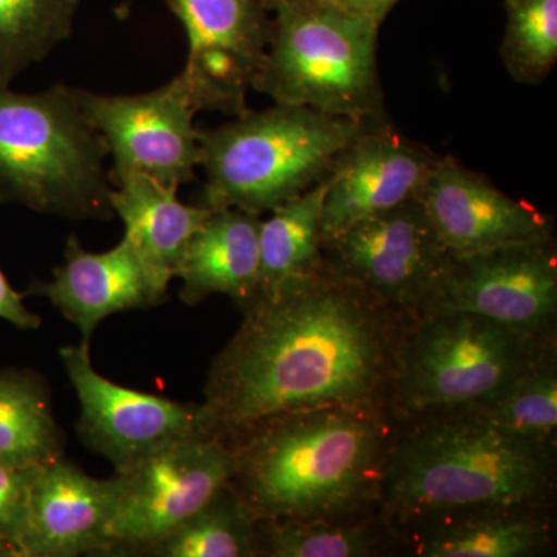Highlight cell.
I'll list each match as a JSON object with an SVG mask.
<instances>
[{
	"label": "cell",
	"instance_id": "d6986e66",
	"mask_svg": "<svg viewBox=\"0 0 557 557\" xmlns=\"http://www.w3.org/2000/svg\"><path fill=\"white\" fill-rule=\"evenodd\" d=\"M262 219L240 209H212L183 255L175 277L180 298L197 306L226 295L247 311L259 296V230Z\"/></svg>",
	"mask_w": 557,
	"mask_h": 557
},
{
	"label": "cell",
	"instance_id": "8992f818",
	"mask_svg": "<svg viewBox=\"0 0 557 557\" xmlns=\"http://www.w3.org/2000/svg\"><path fill=\"white\" fill-rule=\"evenodd\" d=\"M553 348L556 341L527 338L478 314L421 311L399 335L388 412L394 420L475 412Z\"/></svg>",
	"mask_w": 557,
	"mask_h": 557
},
{
	"label": "cell",
	"instance_id": "ba28073f",
	"mask_svg": "<svg viewBox=\"0 0 557 557\" xmlns=\"http://www.w3.org/2000/svg\"><path fill=\"white\" fill-rule=\"evenodd\" d=\"M426 310L465 311L527 338L556 341L555 237L448 252Z\"/></svg>",
	"mask_w": 557,
	"mask_h": 557
},
{
	"label": "cell",
	"instance_id": "4316f807",
	"mask_svg": "<svg viewBox=\"0 0 557 557\" xmlns=\"http://www.w3.org/2000/svg\"><path fill=\"white\" fill-rule=\"evenodd\" d=\"M500 54L520 84L542 83L557 62V0H505Z\"/></svg>",
	"mask_w": 557,
	"mask_h": 557
},
{
	"label": "cell",
	"instance_id": "7402d4cb",
	"mask_svg": "<svg viewBox=\"0 0 557 557\" xmlns=\"http://www.w3.org/2000/svg\"><path fill=\"white\" fill-rule=\"evenodd\" d=\"M324 199L325 180L260 222L259 296L324 269Z\"/></svg>",
	"mask_w": 557,
	"mask_h": 557
},
{
	"label": "cell",
	"instance_id": "277c9868",
	"mask_svg": "<svg viewBox=\"0 0 557 557\" xmlns=\"http://www.w3.org/2000/svg\"><path fill=\"white\" fill-rule=\"evenodd\" d=\"M109 150L75 87L0 84V207L72 220L113 218Z\"/></svg>",
	"mask_w": 557,
	"mask_h": 557
},
{
	"label": "cell",
	"instance_id": "484cf974",
	"mask_svg": "<svg viewBox=\"0 0 557 557\" xmlns=\"http://www.w3.org/2000/svg\"><path fill=\"white\" fill-rule=\"evenodd\" d=\"M479 416L534 445L556 449L557 348L549 350Z\"/></svg>",
	"mask_w": 557,
	"mask_h": 557
},
{
	"label": "cell",
	"instance_id": "d4e9b609",
	"mask_svg": "<svg viewBox=\"0 0 557 557\" xmlns=\"http://www.w3.org/2000/svg\"><path fill=\"white\" fill-rule=\"evenodd\" d=\"M379 516L344 522L259 520V556L366 557L379 555Z\"/></svg>",
	"mask_w": 557,
	"mask_h": 557
},
{
	"label": "cell",
	"instance_id": "2e32d148",
	"mask_svg": "<svg viewBox=\"0 0 557 557\" xmlns=\"http://www.w3.org/2000/svg\"><path fill=\"white\" fill-rule=\"evenodd\" d=\"M171 277L146 262L126 237L115 248L89 252L70 236L64 262L49 282L35 281L24 296H44L90 344L98 324L113 313L148 310L168 299Z\"/></svg>",
	"mask_w": 557,
	"mask_h": 557
},
{
	"label": "cell",
	"instance_id": "8fae6325",
	"mask_svg": "<svg viewBox=\"0 0 557 557\" xmlns=\"http://www.w3.org/2000/svg\"><path fill=\"white\" fill-rule=\"evenodd\" d=\"M76 94L112 157V186L145 175L178 189L196 178L201 160L197 110L177 78L139 95Z\"/></svg>",
	"mask_w": 557,
	"mask_h": 557
},
{
	"label": "cell",
	"instance_id": "9a60e30c",
	"mask_svg": "<svg viewBox=\"0 0 557 557\" xmlns=\"http://www.w3.org/2000/svg\"><path fill=\"white\" fill-rule=\"evenodd\" d=\"M418 199L453 255L553 237L548 214L507 196L453 156L440 157Z\"/></svg>",
	"mask_w": 557,
	"mask_h": 557
},
{
	"label": "cell",
	"instance_id": "52a82bcc",
	"mask_svg": "<svg viewBox=\"0 0 557 557\" xmlns=\"http://www.w3.org/2000/svg\"><path fill=\"white\" fill-rule=\"evenodd\" d=\"M380 27L329 2L276 10L252 90L276 104L387 123L376 58Z\"/></svg>",
	"mask_w": 557,
	"mask_h": 557
},
{
	"label": "cell",
	"instance_id": "f546056e",
	"mask_svg": "<svg viewBox=\"0 0 557 557\" xmlns=\"http://www.w3.org/2000/svg\"><path fill=\"white\" fill-rule=\"evenodd\" d=\"M324 2L332 3L333 7L348 14L364 17L381 25L398 0H324Z\"/></svg>",
	"mask_w": 557,
	"mask_h": 557
},
{
	"label": "cell",
	"instance_id": "6da1fadb",
	"mask_svg": "<svg viewBox=\"0 0 557 557\" xmlns=\"http://www.w3.org/2000/svg\"><path fill=\"white\" fill-rule=\"evenodd\" d=\"M408 319L325 265L259 296L208 370L205 435L230 445L282 413L387 409Z\"/></svg>",
	"mask_w": 557,
	"mask_h": 557
},
{
	"label": "cell",
	"instance_id": "5bb4252c",
	"mask_svg": "<svg viewBox=\"0 0 557 557\" xmlns=\"http://www.w3.org/2000/svg\"><path fill=\"white\" fill-rule=\"evenodd\" d=\"M438 159L388 121L368 127L325 177L324 240L358 220L418 199Z\"/></svg>",
	"mask_w": 557,
	"mask_h": 557
},
{
	"label": "cell",
	"instance_id": "ac0fdd59",
	"mask_svg": "<svg viewBox=\"0 0 557 557\" xmlns=\"http://www.w3.org/2000/svg\"><path fill=\"white\" fill-rule=\"evenodd\" d=\"M418 557H531L552 547V507L448 512L388 528Z\"/></svg>",
	"mask_w": 557,
	"mask_h": 557
},
{
	"label": "cell",
	"instance_id": "1f68e13d",
	"mask_svg": "<svg viewBox=\"0 0 557 557\" xmlns=\"http://www.w3.org/2000/svg\"><path fill=\"white\" fill-rule=\"evenodd\" d=\"M0 557H24V553L13 542L0 537Z\"/></svg>",
	"mask_w": 557,
	"mask_h": 557
},
{
	"label": "cell",
	"instance_id": "603a6c76",
	"mask_svg": "<svg viewBox=\"0 0 557 557\" xmlns=\"http://www.w3.org/2000/svg\"><path fill=\"white\" fill-rule=\"evenodd\" d=\"M258 519L233 486L150 545L141 557H258Z\"/></svg>",
	"mask_w": 557,
	"mask_h": 557
},
{
	"label": "cell",
	"instance_id": "4dcf8cb0",
	"mask_svg": "<svg viewBox=\"0 0 557 557\" xmlns=\"http://www.w3.org/2000/svg\"><path fill=\"white\" fill-rule=\"evenodd\" d=\"M321 2L324 0H262L263 7L269 13L281 9H304V7L318 5Z\"/></svg>",
	"mask_w": 557,
	"mask_h": 557
},
{
	"label": "cell",
	"instance_id": "e0dca14e",
	"mask_svg": "<svg viewBox=\"0 0 557 557\" xmlns=\"http://www.w3.org/2000/svg\"><path fill=\"white\" fill-rule=\"evenodd\" d=\"M121 480L90 478L67 458L36 472L28 502L25 557L104 556L119 512Z\"/></svg>",
	"mask_w": 557,
	"mask_h": 557
},
{
	"label": "cell",
	"instance_id": "7a4b0ae2",
	"mask_svg": "<svg viewBox=\"0 0 557 557\" xmlns=\"http://www.w3.org/2000/svg\"><path fill=\"white\" fill-rule=\"evenodd\" d=\"M392 432L387 409L282 413L230 443V485L259 520L344 522L376 516Z\"/></svg>",
	"mask_w": 557,
	"mask_h": 557
},
{
	"label": "cell",
	"instance_id": "5b68a950",
	"mask_svg": "<svg viewBox=\"0 0 557 557\" xmlns=\"http://www.w3.org/2000/svg\"><path fill=\"white\" fill-rule=\"evenodd\" d=\"M373 124L381 123L274 104L200 129L207 180L199 205L262 218L324 182L343 150Z\"/></svg>",
	"mask_w": 557,
	"mask_h": 557
},
{
	"label": "cell",
	"instance_id": "4fadbf2b",
	"mask_svg": "<svg viewBox=\"0 0 557 557\" xmlns=\"http://www.w3.org/2000/svg\"><path fill=\"white\" fill-rule=\"evenodd\" d=\"M188 39L185 67L175 78L197 112L239 116L270 42L262 0H168Z\"/></svg>",
	"mask_w": 557,
	"mask_h": 557
},
{
	"label": "cell",
	"instance_id": "cb8c5ba5",
	"mask_svg": "<svg viewBox=\"0 0 557 557\" xmlns=\"http://www.w3.org/2000/svg\"><path fill=\"white\" fill-rule=\"evenodd\" d=\"M81 0H0V84L46 61L72 38Z\"/></svg>",
	"mask_w": 557,
	"mask_h": 557
},
{
	"label": "cell",
	"instance_id": "44dd1931",
	"mask_svg": "<svg viewBox=\"0 0 557 557\" xmlns=\"http://www.w3.org/2000/svg\"><path fill=\"white\" fill-rule=\"evenodd\" d=\"M49 384L32 369L0 370V465L38 468L64 458Z\"/></svg>",
	"mask_w": 557,
	"mask_h": 557
},
{
	"label": "cell",
	"instance_id": "f1b7e54d",
	"mask_svg": "<svg viewBox=\"0 0 557 557\" xmlns=\"http://www.w3.org/2000/svg\"><path fill=\"white\" fill-rule=\"evenodd\" d=\"M24 298V293L11 287L9 278L0 270V319L20 330L39 329L42 319L25 307Z\"/></svg>",
	"mask_w": 557,
	"mask_h": 557
},
{
	"label": "cell",
	"instance_id": "30bf717a",
	"mask_svg": "<svg viewBox=\"0 0 557 557\" xmlns=\"http://www.w3.org/2000/svg\"><path fill=\"white\" fill-rule=\"evenodd\" d=\"M228 443L199 437L148 458L121 480L119 512L104 556L141 557L208 504L233 478Z\"/></svg>",
	"mask_w": 557,
	"mask_h": 557
},
{
	"label": "cell",
	"instance_id": "ffe728a7",
	"mask_svg": "<svg viewBox=\"0 0 557 557\" xmlns=\"http://www.w3.org/2000/svg\"><path fill=\"white\" fill-rule=\"evenodd\" d=\"M178 189L134 175L113 186L112 209L124 237L149 265L174 278L183 255L212 209L178 200Z\"/></svg>",
	"mask_w": 557,
	"mask_h": 557
},
{
	"label": "cell",
	"instance_id": "3957f363",
	"mask_svg": "<svg viewBox=\"0 0 557 557\" xmlns=\"http://www.w3.org/2000/svg\"><path fill=\"white\" fill-rule=\"evenodd\" d=\"M555 457L478 412L394 420L376 516L398 528L469 509L552 507Z\"/></svg>",
	"mask_w": 557,
	"mask_h": 557
},
{
	"label": "cell",
	"instance_id": "7c38bea8",
	"mask_svg": "<svg viewBox=\"0 0 557 557\" xmlns=\"http://www.w3.org/2000/svg\"><path fill=\"white\" fill-rule=\"evenodd\" d=\"M60 357L79 399L76 434L87 448L108 458L116 474L180 443L208 437L201 428L200 405L113 383L91 364L90 344L61 348Z\"/></svg>",
	"mask_w": 557,
	"mask_h": 557
},
{
	"label": "cell",
	"instance_id": "9c48e42d",
	"mask_svg": "<svg viewBox=\"0 0 557 557\" xmlns=\"http://www.w3.org/2000/svg\"><path fill=\"white\" fill-rule=\"evenodd\" d=\"M324 265L403 317L424 309L446 251L420 199L376 212L324 240Z\"/></svg>",
	"mask_w": 557,
	"mask_h": 557
},
{
	"label": "cell",
	"instance_id": "83f0119b",
	"mask_svg": "<svg viewBox=\"0 0 557 557\" xmlns=\"http://www.w3.org/2000/svg\"><path fill=\"white\" fill-rule=\"evenodd\" d=\"M39 468L0 465V537L13 542L20 548L27 528L32 483Z\"/></svg>",
	"mask_w": 557,
	"mask_h": 557
}]
</instances>
